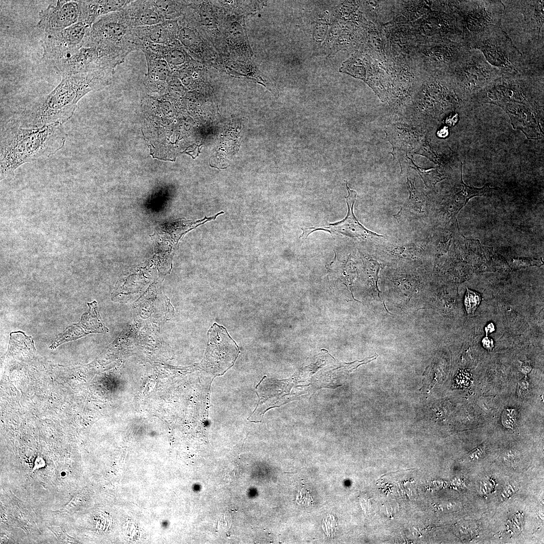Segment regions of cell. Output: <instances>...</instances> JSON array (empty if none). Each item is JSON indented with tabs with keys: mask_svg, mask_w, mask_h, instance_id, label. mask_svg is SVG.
Returning a JSON list of instances; mask_svg holds the SVG:
<instances>
[{
	"mask_svg": "<svg viewBox=\"0 0 544 544\" xmlns=\"http://www.w3.org/2000/svg\"><path fill=\"white\" fill-rule=\"evenodd\" d=\"M114 73L115 70L106 69L62 75L51 92L34 100L14 117L27 127L63 125L73 116L79 100L88 93L108 86Z\"/></svg>",
	"mask_w": 544,
	"mask_h": 544,
	"instance_id": "obj_1",
	"label": "cell"
},
{
	"mask_svg": "<svg viewBox=\"0 0 544 544\" xmlns=\"http://www.w3.org/2000/svg\"><path fill=\"white\" fill-rule=\"evenodd\" d=\"M66 138L62 125L27 127L14 117L11 118L1 128V180L13 175L25 163L56 154L64 146Z\"/></svg>",
	"mask_w": 544,
	"mask_h": 544,
	"instance_id": "obj_2",
	"label": "cell"
},
{
	"mask_svg": "<svg viewBox=\"0 0 544 544\" xmlns=\"http://www.w3.org/2000/svg\"><path fill=\"white\" fill-rule=\"evenodd\" d=\"M501 28L530 63L543 61L544 1H501Z\"/></svg>",
	"mask_w": 544,
	"mask_h": 544,
	"instance_id": "obj_3",
	"label": "cell"
},
{
	"mask_svg": "<svg viewBox=\"0 0 544 544\" xmlns=\"http://www.w3.org/2000/svg\"><path fill=\"white\" fill-rule=\"evenodd\" d=\"M470 48L479 50L501 76L544 77L531 66L501 28L474 42Z\"/></svg>",
	"mask_w": 544,
	"mask_h": 544,
	"instance_id": "obj_4",
	"label": "cell"
},
{
	"mask_svg": "<svg viewBox=\"0 0 544 544\" xmlns=\"http://www.w3.org/2000/svg\"><path fill=\"white\" fill-rule=\"evenodd\" d=\"M503 11L501 1H458L455 12L463 42L470 47L501 28Z\"/></svg>",
	"mask_w": 544,
	"mask_h": 544,
	"instance_id": "obj_5",
	"label": "cell"
},
{
	"mask_svg": "<svg viewBox=\"0 0 544 544\" xmlns=\"http://www.w3.org/2000/svg\"><path fill=\"white\" fill-rule=\"evenodd\" d=\"M85 44L100 46L124 58L140 50L133 28L122 10L99 17L91 26Z\"/></svg>",
	"mask_w": 544,
	"mask_h": 544,
	"instance_id": "obj_6",
	"label": "cell"
},
{
	"mask_svg": "<svg viewBox=\"0 0 544 544\" xmlns=\"http://www.w3.org/2000/svg\"><path fill=\"white\" fill-rule=\"evenodd\" d=\"M452 86L466 98L479 93L493 81L501 77L478 50L470 49L448 74Z\"/></svg>",
	"mask_w": 544,
	"mask_h": 544,
	"instance_id": "obj_7",
	"label": "cell"
},
{
	"mask_svg": "<svg viewBox=\"0 0 544 544\" xmlns=\"http://www.w3.org/2000/svg\"><path fill=\"white\" fill-rule=\"evenodd\" d=\"M544 77L529 76L503 77L493 81L479 93L480 102L500 105L516 103L528 104L532 95L543 86ZM534 102V101H533Z\"/></svg>",
	"mask_w": 544,
	"mask_h": 544,
	"instance_id": "obj_8",
	"label": "cell"
},
{
	"mask_svg": "<svg viewBox=\"0 0 544 544\" xmlns=\"http://www.w3.org/2000/svg\"><path fill=\"white\" fill-rule=\"evenodd\" d=\"M111 51L93 44L84 45L73 55L51 65L61 75L111 69L124 62Z\"/></svg>",
	"mask_w": 544,
	"mask_h": 544,
	"instance_id": "obj_9",
	"label": "cell"
},
{
	"mask_svg": "<svg viewBox=\"0 0 544 544\" xmlns=\"http://www.w3.org/2000/svg\"><path fill=\"white\" fill-rule=\"evenodd\" d=\"M90 29L78 22L62 30L44 33L40 41L42 59L51 64L73 55L84 45Z\"/></svg>",
	"mask_w": 544,
	"mask_h": 544,
	"instance_id": "obj_10",
	"label": "cell"
},
{
	"mask_svg": "<svg viewBox=\"0 0 544 544\" xmlns=\"http://www.w3.org/2000/svg\"><path fill=\"white\" fill-rule=\"evenodd\" d=\"M89 310L83 313L78 323L67 327L58 334L49 348L53 350L60 345L75 341L90 333H106L109 329L105 325L99 314L96 300L87 303Z\"/></svg>",
	"mask_w": 544,
	"mask_h": 544,
	"instance_id": "obj_11",
	"label": "cell"
},
{
	"mask_svg": "<svg viewBox=\"0 0 544 544\" xmlns=\"http://www.w3.org/2000/svg\"><path fill=\"white\" fill-rule=\"evenodd\" d=\"M80 8L78 1H57L39 13L38 27L44 33L64 29L78 22Z\"/></svg>",
	"mask_w": 544,
	"mask_h": 544,
	"instance_id": "obj_12",
	"label": "cell"
},
{
	"mask_svg": "<svg viewBox=\"0 0 544 544\" xmlns=\"http://www.w3.org/2000/svg\"><path fill=\"white\" fill-rule=\"evenodd\" d=\"M346 186L348 191V195L346 197L348 205V213L346 218L340 222L329 224L328 227L324 228H302L303 230L301 237H307L311 232L317 230H322L329 232L339 233L344 235L354 238H365L368 237L381 235L367 230L357 220L353 213V207L356 200L357 192L348 186V181L345 180Z\"/></svg>",
	"mask_w": 544,
	"mask_h": 544,
	"instance_id": "obj_13",
	"label": "cell"
},
{
	"mask_svg": "<svg viewBox=\"0 0 544 544\" xmlns=\"http://www.w3.org/2000/svg\"><path fill=\"white\" fill-rule=\"evenodd\" d=\"M141 50L144 54L147 65V72L144 77V83L150 89L156 91H163L168 88L173 71L160 54L148 47Z\"/></svg>",
	"mask_w": 544,
	"mask_h": 544,
	"instance_id": "obj_14",
	"label": "cell"
},
{
	"mask_svg": "<svg viewBox=\"0 0 544 544\" xmlns=\"http://www.w3.org/2000/svg\"><path fill=\"white\" fill-rule=\"evenodd\" d=\"M177 20L165 21L149 26L133 28L141 48L148 44L170 45L177 42Z\"/></svg>",
	"mask_w": 544,
	"mask_h": 544,
	"instance_id": "obj_15",
	"label": "cell"
},
{
	"mask_svg": "<svg viewBox=\"0 0 544 544\" xmlns=\"http://www.w3.org/2000/svg\"><path fill=\"white\" fill-rule=\"evenodd\" d=\"M122 10L133 28L152 26L165 21L154 1H130Z\"/></svg>",
	"mask_w": 544,
	"mask_h": 544,
	"instance_id": "obj_16",
	"label": "cell"
},
{
	"mask_svg": "<svg viewBox=\"0 0 544 544\" xmlns=\"http://www.w3.org/2000/svg\"><path fill=\"white\" fill-rule=\"evenodd\" d=\"M80 8L78 22L91 27L99 17L121 10L130 1H78Z\"/></svg>",
	"mask_w": 544,
	"mask_h": 544,
	"instance_id": "obj_17",
	"label": "cell"
},
{
	"mask_svg": "<svg viewBox=\"0 0 544 544\" xmlns=\"http://www.w3.org/2000/svg\"><path fill=\"white\" fill-rule=\"evenodd\" d=\"M460 179L458 184L455 187L450 195L449 201L450 203L449 211L452 215H455L472 197L476 196H482L488 192L498 190L497 188L491 187L486 184L481 188L468 186L465 184L462 180V163L460 167Z\"/></svg>",
	"mask_w": 544,
	"mask_h": 544,
	"instance_id": "obj_18",
	"label": "cell"
},
{
	"mask_svg": "<svg viewBox=\"0 0 544 544\" xmlns=\"http://www.w3.org/2000/svg\"><path fill=\"white\" fill-rule=\"evenodd\" d=\"M143 47H148L162 56L174 72L182 69L191 63L188 55L179 41L174 45L148 44Z\"/></svg>",
	"mask_w": 544,
	"mask_h": 544,
	"instance_id": "obj_19",
	"label": "cell"
},
{
	"mask_svg": "<svg viewBox=\"0 0 544 544\" xmlns=\"http://www.w3.org/2000/svg\"><path fill=\"white\" fill-rule=\"evenodd\" d=\"M332 19L330 10H325L318 14L313 21L312 38L314 49L318 52L324 42Z\"/></svg>",
	"mask_w": 544,
	"mask_h": 544,
	"instance_id": "obj_20",
	"label": "cell"
},
{
	"mask_svg": "<svg viewBox=\"0 0 544 544\" xmlns=\"http://www.w3.org/2000/svg\"><path fill=\"white\" fill-rule=\"evenodd\" d=\"M154 2L165 21L177 20L188 6V3L184 1L156 0Z\"/></svg>",
	"mask_w": 544,
	"mask_h": 544,
	"instance_id": "obj_21",
	"label": "cell"
},
{
	"mask_svg": "<svg viewBox=\"0 0 544 544\" xmlns=\"http://www.w3.org/2000/svg\"><path fill=\"white\" fill-rule=\"evenodd\" d=\"M330 8L332 19L354 21L357 18L358 5L355 1H339Z\"/></svg>",
	"mask_w": 544,
	"mask_h": 544,
	"instance_id": "obj_22",
	"label": "cell"
},
{
	"mask_svg": "<svg viewBox=\"0 0 544 544\" xmlns=\"http://www.w3.org/2000/svg\"><path fill=\"white\" fill-rule=\"evenodd\" d=\"M410 160L411 163L413 165V166H410V167L415 169L418 171L427 187H435L437 183L446 178L444 175L439 172L437 168L429 169L422 168L418 167L411 159Z\"/></svg>",
	"mask_w": 544,
	"mask_h": 544,
	"instance_id": "obj_23",
	"label": "cell"
},
{
	"mask_svg": "<svg viewBox=\"0 0 544 544\" xmlns=\"http://www.w3.org/2000/svg\"><path fill=\"white\" fill-rule=\"evenodd\" d=\"M200 23L207 27H213L216 23L213 12L211 8L206 4H201L196 12Z\"/></svg>",
	"mask_w": 544,
	"mask_h": 544,
	"instance_id": "obj_24",
	"label": "cell"
},
{
	"mask_svg": "<svg viewBox=\"0 0 544 544\" xmlns=\"http://www.w3.org/2000/svg\"><path fill=\"white\" fill-rule=\"evenodd\" d=\"M482 300V297L479 293L466 288L464 299L466 313L468 315H473Z\"/></svg>",
	"mask_w": 544,
	"mask_h": 544,
	"instance_id": "obj_25",
	"label": "cell"
},
{
	"mask_svg": "<svg viewBox=\"0 0 544 544\" xmlns=\"http://www.w3.org/2000/svg\"><path fill=\"white\" fill-rule=\"evenodd\" d=\"M229 35L232 42L241 44L244 40V34L242 26L238 22H233L229 28Z\"/></svg>",
	"mask_w": 544,
	"mask_h": 544,
	"instance_id": "obj_26",
	"label": "cell"
},
{
	"mask_svg": "<svg viewBox=\"0 0 544 544\" xmlns=\"http://www.w3.org/2000/svg\"><path fill=\"white\" fill-rule=\"evenodd\" d=\"M48 529L53 533L56 538L59 541L64 543H76L78 541L74 537L69 535L65 530H63L60 527H48Z\"/></svg>",
	"mask_w": 544,
	"mask_h": 544,
	"instance_id": "obj_27",
	"label": "cell"
},
{
	"mask_svg": "<svg viewBox=\"0 0 544 544\" xmlns=\"http://www.w3.org/2000/svg\"><path fill=\"white\" fill-rule=\"evenodd\" d=\"M541 259L518 258L513 259V265L515 268H524L530 266H540L542 264Z\"/></svg>",
	"mask_w": 544,
	"mask_h": 544,
	"instance_id": "obj_28",
	"label": "cell"
},
{
	"mask_svg": "<svg viewBox=\"0 0 544 544\" xmlns=\"http://www.w3.org/2000/svg\"><path fill=\"white\" fill-rule=\"evenodd\" d=\"M516 422V413L513 409L505 410L502 416L503 425L509 429H513Z\"/></svg>",
	"mask_w": 544,
	"mask_h": 544,
	"instance_id": "obj_29",
	"label": "cell"
},
{
	"mask_svg": "<svg viewBox=\"0 0 544 544\" xmlns=\"http://www.w3.org/2000/svg\"><path fill=\"white\" fill-rule=\"evenodd\" d=\"M483 346L488 351H491L494 347L493 340L486 335L482 341Z\"/></svg>",
	"mask_w": 544,
	"mask_h": 544,
	"instance_id": "obj_30",
	"label": "cell"
},
{
	"mask_svg": "<svg viewBox=\"0 0 544 544\" xmlns=\"http://www.w3.org/2000/svg\"><path fill=\"white\" fill-rule=\"evenodd\" d=\"M459 380H461L460 383L461 384L464 385V386L468 384L470 380V373L464 371L461 372L459 375Z\"/></svg>",
	"mask_w": 544,
	"mask_h": 544,
	"instance_id": "obj_31",
	"label": "cell"
},
{
	"mask_svg": "<svg viewBox=\"0 0 544 544\" xmlns=\"http://www.w3.org/2000/svg\"><path fill=\"white\" fill-rule=\"evenodd\" d=\"M45 462L44 459L42 458L38 457L36 459L34 462L33 471L43 468L45 466Z\"/></svg>",
	"mask_w": 544,
	"mask_h": 544,
	"instance_id": "obj_32",
	"label": "cell"
},
{
	"mask_svg": "<svg viewBox=\"0 0 544 544\" xmlns=\"http://www.w3.org/2000/svg\"><path fill=\"white\" fill-rule=\"evenodd\" d=\"M485 330L487 336L493 332L495 330V326L494 324L492 322L489 323L485 327Z\"/></svg>",
	"mask_w": 544,
	"mask_h": 544,
	"instance_id": "obj_33",
	"label": "cell"
}]
</instances>
